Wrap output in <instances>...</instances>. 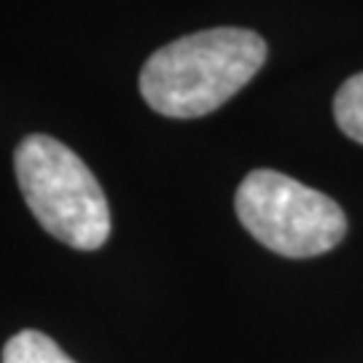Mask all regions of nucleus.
<instances>
[{
  "label": "nucleus",
  "mask_w": 363,
  "mask_h": 363,
  "mask_svg": "<svg viewBox=\"0 0 363 363\" xmlns=\"http://www.w3.org/2000/svg\"><path fill=\"white\" fill-rule=\"evenodd\" d=\"M267 62V43L242 27H213L156 49L140 70V94L167 118L218 111Z\"/></svg>",
  "instance_id": "obj_1"
},
{
  "label": "nucleus",
  "mask_w": 363,
  "mask_h": 363,
  "mask_svg": "<svg viewBox=\"0 0 363 363\" xmlns=\"http://www.w3.org/2000/svg\"><path fill=\"white\" fill-rule=\"evenodd\" d=\"M13 169L27 208L52 237L76 250L108 242V199L76 151L49 135H30L13 151Z\"/></svg>",
  "instance_id": "obj_2"
},
{
  "label": "nucleus",
  "mask_w": 363,
  "mask_h": 363,
  "mask_svg": "<svg viewBox=\"0 0 363 363\" xmlns=\"http://www.w3.org/2000/svg\"><path fill=\"white\" fill-rule=\"evenodd\" d=\"M237 218L264 247L286 259H315L345 240L347 218L331 196L274 169H253L234 196Z\"/></svg>",
  "instance_id": "obj_3"
},
{
  "label": "nucleus",
  "mask_w": 363,
  "mask_h": 363,
  "mask_svg": "<svg viewBox=\"0 0 363 363\" xmlns=\"http://www.w3.org/2000/svg\"><path fill=\"white\" fill-rule=\"evenodd\" d=\"M3 363H76L52 337L25 328L3 347Z\"/></svg>",
  "instance_id": "obj_4"
},
{
  "label": "nucleus",
  "mask_w": 363,
  "mask_h": 363,
  "mask_svg": "<svg viewBox=\"0 0 363 363\" xmlns=\"http://www.w3.org/2000/svg\"><path fill=\"white\" fill-rule=\"evenodd\" d=\"M334 118L350 140L363 145V73H355L339 86L334 97Z\"/></svg>",
  "instance_id": "obj_5"
}]
</instances>
